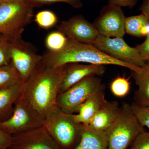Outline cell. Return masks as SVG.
Masks as SVG:
<instances>
[{
  "instance_id": "6da1fadb",
  "label": "cell",
  "mask_w": 149,
  "mask_h": 149,
  "mask_svg": "<svg viewBox=\"0 0 149 149\" xmlns=\"http://www.w3.org/2000/svg\"><path fill=\"white\" fill-rule=\"evenodd\" d=\"M65 65L53 67L41 61L24 83L22 96L47 117L56 107Z\"/></svg>"
},
{
  "instance_id": "7a4b0ae2",
  "label": "cell",
  "mask_w": 149,
  "mask_h": 149,
  "mask_svg": "<svg viewBox=\"0 0 149 149\" xmlns=\"http://www.w3.org/2000/svg\"><path fill=\"white\" fill-rule=\"evenodd\" d=\"M42 61L55 68L72 63H86L104 65H111L126 68L130 70L136 66L118 60L93 45L80 42L69 38L61 50L57 52L47 51L43 55Z\"/></svg>"
},
{
  "instance_id": "3957f363",
  "label": "cell",
  "mask_w": 149,
  "mask_h": 149,
  "mask_svg": "<svg viewBox=\"0 0 149 149\" xmlns=\"http://www.w3.org/2000/svg\"><path fill=\"white\" fill-rule=\"evenodd\" d=\"M144 130L130 104L124 103L120 106L116 119L107 131V149H128L137 136Z\"/></svg>"
},
{
  "instance_id": "277c9868",
  "label": "cell",
  "mask_w": 149,
  "mask_h": 149,
  "mask_svg": "<svg viewBox=\"0 0 149 149\" xmlns=\"http://www.w3.org/2000/svg\"><path fill=\"white\" fill-rule=\"evenodd\" d=\"M34 8L24 0L0 4V34L10 40L21 37L33 18Z\"/></svg>"
},
{
  "instance_id": "5b68a950",
  "label": "cell",
  "mask_w": 149,
  "mask_h": 149,
  "mask_svg": "<svg viewBox=\"0 0 149 149\" xmlns=\"http://www.w3.org/2000/svg\"><path fill=\"white\" fill-rule=\"evenodd\" d=\"M45 118L28 100L20 96L14 105L12 114L0 121V128L11 136L42 127Z\"/></svg>"
},
{
  "instance_id": "8992f818",
  "label": "cell",
  "mask_w": 149,
  "mask_h": 149,
  "mask_svg": "<svg viewBox=\"0 0 149 149\" xmlns=\"http://www.w3.org/2000/svg\"><path fill=\"white\" fill-rule=\"evenodd\" d=\"M72 114L57 106L45 118L44 126L61 149H69L80 139L83 124L76 122Z\"/></svg>"
},
{
  "instance_id": "52a82bcc",
  "label": "cell",
  "mask_w": 149,
  "mask_h": 149,
  "mask_svg": "<svg viewBox=\"0 0 149 149\" xmlns=\"http://www.w3.org/2000/svg\"><path fill=\"white\" fill-rule=\"evenodd\" d=\"M105 89L104 85L98 76H89L59 94L57 99L58 107L67 113H77L80 106L86 100Z\"/></svg>"
},
{
  "instance_id": "ba28073f",
  "label": "cell",
  "mask_w": 149,
  "mask_h": 149,
  "mask_svg": "<svg viewBox=\"0 0 149 149\" xmlns=\"http://www.w3.org/2000/svg\"><path fill=\"white\" fill-rule=\"evenodd\" d=\"M10 51L11 63L24 83L42 61V55L22 37L10 40Z\"/></svg>"
},
{
  "instance_id": "9c48e42d",
  "label": "cell",
  "mask_w": 149,
  "mask_h": 149,
  "mask_svg": "<svg viewBox=\"0 0 149 149\" xmlns=\"http://www.w3.org/2000/svg\"><path fill=\"white\" fill-rule=\"evenodd\" d=\"M92 45L112 57L127 64L141 66L146 63L136 47L128 45L123 37H108L100 34Z\"/></svg>"
},
{
  "instance_id": "30bf717a",
  "label": "cell",
  "mask_w": 149,
  "mask_h": 149,
  "mask_svg": "<svg viewBox=\"0 0 149 149\" xmlns=\"http://www.w3.org/2000/svg\"><path fill=\"white\" fill-rule=\"evenodd\" d=\"M125 17L121 8L108 4L104 6L94 25L100 35L108 37H123Z\"/></svg>"
},
{
  "instance_id": "8fae6325",
  "label": "cell",
  "mask_w": 149,
  "mask_h": 149,
  "mask_svg": "<svg viewBox=\"0 0 149 149\" xmlns=\"http://www.w3.org/2000/svg\"><path fill=\"white\" fill-rule=\"evenodd\" d=\"M57 30L69 39L92 45L100 35L93 23L82 15H75L62 22Z\"/></svg>"
},
{
  "instance_id": "7c38bea8",
  "label": "cell",
  "mask_w": 149,
  "mask_h": 149,
  "mask_svg": "<svg viewBox=\"0 0 149 149\" xmlns=\"http://www.w3.org/2000/svg\"><path fill=\"white\" fill-rule=\"evenodd\" d=\"M12 136L9 149H61L44 125Z\"/></svg>"
},
{
  "instance_id": "4fadbf2b",
  "label": "cell",
  "mask_w": 149,
  "mask_h": 149,
  "mask_svg": "<svg viewBox=\"0 0 149 149\" xmlns=\"http://www.w3.org/2000/svg\"><path fill=\"white\" fill-rule=\"evenodd\" d=\"M105 71V66L102 65H84L78 63L65 65V72L59 94L66 91L86 77L93 75L102 76Z\"/></svg>"
},
{
  "instance_id": "5bb4252c",
  "label": "cell",
  "mask_w": 149,
  "mask_h": 149,
  "mask_svg": "<svg viewBox=\"0 0 149 149\" xmlns=\"http://www.w3.org/2000/svg\"><path fill=\"white\" fill-rule=\"evenodd\" d=\"M120 108L118 102L107 101L87 125L93 130L107 132L116 119Z\"/></svg>"
},
{
  "instance_id": "9a60e30c",
  "label": "cell",
  "mask_w": 149,
  "mask_h": 149,
  "mask_svg": "<svg viewBox=\"0 0 149 149\" xmlns=\"http://www.w3.org/2000/svg\"><path fill=\"white\" fill-rule=\"evenodd\" d=\"M130 70L131 76L138 86L134 93L133 102L140 105L149 106V65L146 62Z\"/></svg>"
},
{
  "instance_id": "2e32d148",
  "label": "cell",
  "mask_w": 149,
  "mask_h": 149,
  "mask_svg": "<svg viewBox=\"0 0 149 149\" xmlns=\"http://www.w3.org/2000/svg\"><path fill=\"white\" fill-rule=\"evenodd\" d=\"M107 101L104 91L95 93L80 106L77 113L72 114L73 118L78 123L88 125L94 116Z\"/></svg>"
},
{
  "instance_id": "e0dca14e",
  "label": "cell",
  "mask_w": 149,
  "mask_h": 149,
  "mask_svg": "<svg viewBox=\"0 0 149 149\" xmlns=\"http://www.w3.org/2000/svg\"><path fill=\"white\" fill-rule=\"evenodd\" d=\"M107 132L97 131L83 125L80 142L72 149H107Z\"/></svg>"
},
{
  "instance_id": "ac0fdd59",
  "label": "cell",
  "mask_w": 149,
  "mask_h": 149,
  "mask_svg": "<svg viewBox=\"0 0 149 149\" xmlns=\"http://www.w3.org/2000/svg\"><path fill=\"white\" fill-rule=\"evenodd\" d=\"M24 83L0 90V121L9 113H13L15 103L21 96Z\"/></svg>"
},
{
  "instance_id": "d6986e66",
  "label": "cell",
  "mask_w": 149,
  "mask_h": 149,
  "mask_svg": "<svg viewBox=\"0 0 149 149\" xmlns=\"http://www.w3.org/2000/svg\"><path fill=\"white\" fill-rule=\"evenodd\" d=\"M149 20L143 13L125 17V33L134 37L147 36V27Z\"/></svg>"
},
{
  "instance_id": "ffe728a7",
  "label": "cell",
  "mask_w": 149,
  "mask_h": 149,
  "mask_svg": "<svg viewBox=\"0 0 149 149\" xmlns=\"http://www.w3.org/2000/svg\"><path fill=\"white\" fill-rule=\"evenodd\" d=\"M20 83H24L11 62L0 67V90Z\"/></svg>"
},
{
  "instance_id": "44dd1931",
  "label": "cell",
  "mask_w": 149,
  "mask_h": 149,
  "mask_svg": "<svg viewBox=\"0 0 149 149\" xmlns=\"http://www.w3.org/2000/svg\"><path fill=\"white\" fill-rule=\"evenodd\" d=\"M68 39L64 34L58 30L51 32L48 34L45 40L47 51L57 52L61 50L66 45Z\"/></svg>"
},
{
  "instance_id": "7402d4cb",
  "label": "cell",
  "mask_w": 149,
  "mask_h": 149,
  "mask_svg": "<svg viewBox=\"0 0 149 149\" xmlns=\"http://www.w3.org/2000/svg\"><path fill=\"white\" fill-rule=\"evenodd\" d=\"M110 88L113 95L117 97H123L130 92V78L125 76H117L112 81Z\"/></svg>"
},
{
  "instance_id": "603a6c76",
  "label": "cell",
  "mask_w": 149,
  "mask_h": 149,
  "mask_svg": "<svg viewBox=\"0 0 149 149\" xmlns=\"http://www.w3.org/2000/svg\"><path fill=\"white\" fill-rule=\"evenodd\" d=\"M55 14L52 11L45 10L37 13L35 15V21L41 28L49 29L53 27L57 22Z\"/></svg>"
},
{
  "instance_id": "cb8c5ba5",
  "label": "cell",
  "mask_w": 149,
  "mask_h": 149,
  "mask_svg": "<svg viewBox=\"0 0 149 149\" xmlns=\"http://www.w3.org/2000/svg\"><path fill=\"white\" fill-rule=\"evenodd\" d=\"M131 108L135 116L143 127H146L149 130V106H142L132 102Z\"/></svg>"
},
{
  "instance_id": "d4e9b609",
  "label": "cell",
  "mask_w": 149,
  "mask_h": 149,
  "mask_svg": "<svg viewBox=\"0 0 149 149\" xmlns=\"http://www.w3.org/2000/svg\"><path fill=\"white\" fill-rule=\"evenodd\" d=\"M32 7L51 5L58 3H64L74 8H81L83 6L81 0H24Z\"/></svg>"
},
{
  "instance_id": "484cf974",
  "label": "cell",
  "mask_w": 149,
  "mask_h": 149,
  "mask_svg": "<svg viewBox=\"0 0 149 149\" xmlns=\"http://www.w3.org/2000/svg\"><path fill=\"white\" fill-rule=\"evenodd\" d=\"M10 39L0 34V67L11 62L10 51Z\"/></svg>"
},
{
  "instance_id": "4316f807",
  "label": "cell",
  "mask_w": 149,
  "mask_h": 149,
  "mask_svg": "<svg viewBox=\"0 0 149 149\" xmlns=\"http://www.w3.org/2000/svg\"><path fill=\"white\" fill-rule=\"evenodd\" d=\"M128 149H149V132L140 133Z\"/></svg>"
},
{
  "instance_id": "83f0119b",
  "label": "cell",
  "mask_w": 149,
  "mask_h": 149,
  "mask_svg": "<svg viewBox=\"0 0 149 149\" xmlns=\"http://www.w3.org/2000/svg\"><path fill=\"white\" fill-rule=\"evenodd\" d=\"M136 49L144 61L147 62L149 60V35L146 36L143 42L136 46Z\"/></svg>"
},
{
  "instance_id": "f1b7e54d",
  "label": "cell",
  "mask_w": 149,
  "mask_h": 149,
  "mask_svg": "<svg viewBox=\"0 0 149 149\" xmlns=\"http://www.w3.org/2000/svg\"><path fill=\"white\" fill-rule=\"evenodd\" d=\"M13 136L0 128V149H9L12 143Z\"/></svg>"
},
{
  "instance_id": "f546056e",
  "label": "cell",
  "mask_w": 149,
  "mask_h": 149,
  "mask_svg": "<svg viewBox=\"0 0 149 149\" xmlns=\"http://www.w3.org/2000/svg\"><path fill=\"white\" fill-rule=\"evenodd\" d=\"M139 1V0H108V4L120 8L125 7L132 8Z\"/></svg>"
},
{
  "instance_id": "4dcf8cb0",
  "label": "cell",
  "mask_w": 149,
  "mask_h": 149,
  "mask_svg": "<svg viewBox=\"0 0 149 149\" xmlns=\"http://www.w3.org/2000/svg\"><path fill=\"white\" fill-rule=\"evenodd\" d=\"M141 13H143L149 20V0H145L140 8Z\"/></svg>"
},
{
  "instance_id": "1f68e13d",
  "label": "cell",
  "mask_w": 149,
  "mask_h": 149,
  "mask_svg": "<svg viewBox=\"0 0 149 149\" xmlns=\"http://www.w3.org/2000/svg\"><path fill=\"white\" fill-rule=\"evenodd\" d=\"M21 0H0V4L4 3L13 2Z\"/></svg>"
},
{
  "instance_id": "d6a6232c",
  "label": "cell",
  "mask_w": 149,
  "mask_h": 149,
  "mask_svg": "<svg viewBox=\"0 0 149 149\" xmlns=\"http://www.w3.org/2000/svg\"><path fill=\"white\" fill-rule=\"evenodd\" d=\"M147 63H148L149 65V60L147 62Z\"/></svg>"
}]
</instances>
